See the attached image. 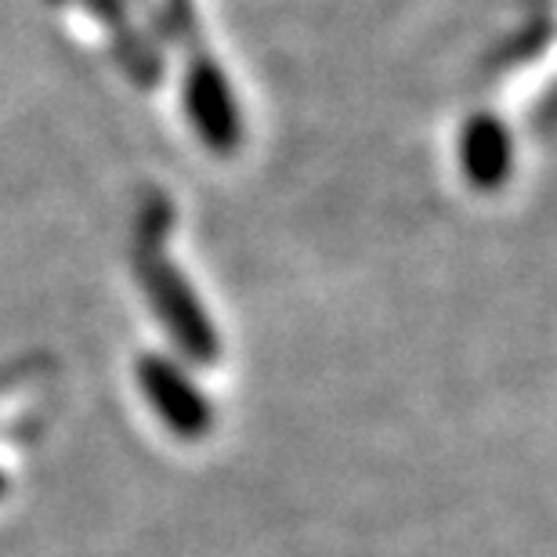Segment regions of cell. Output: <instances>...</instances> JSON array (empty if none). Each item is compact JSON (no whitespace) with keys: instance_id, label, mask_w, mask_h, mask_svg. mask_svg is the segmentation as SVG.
Here are the masks:
<instances>
[{"instance_id":"1","label":"cell","mask_w":557,"mask_h":557,"mask_svg":"<svg viewBox=\"0 0 557 557\" xmlns=\"http://www.w3.org/2000/svg\"><path fill=\"white\" fill-rule=\"evenodd\" d=\"M138 283L145 289V300L152 305L160 326L171 333V341L177 344V351L185 359H193L196 366H214L221 359V337L210 322L207 308L199 305L193 283L166 261V253L160 250V243H145L135 261Z\"/></svg>"},{"instance_id":"2","label":"cell","mask_w":557,"mask_h":557,"mask_svg":"<svg viewBox=\"0 0 557 557\" xmlns=\"http://www.w3.org/2000/svg\"><path fill=\"white\" fill-rule=\"evenodd\" d=\"M138 387L145 403L166 431L182 442H199L207 438L214 428V406L203 395V387L196 384V376L185 370L182 362H174L171 355L145 351L135 366Z\"/></svg>"},{"instance_id":"3","label":"cell","mask_w":557,"mask_h":557,"mask_svg":"<svg viewBox=\"0 0 557 557\" xmlns=\"http://www.w3.org/2000/svg\"><path fill=\"white\" fill-rule=\"evenodd\" d=\"M185 116L193 124L196 138L203 141L207 152L214 156H232L243 145V113L232 91L225 70L214 62V54L196 48L185 70V87H182Z\"/></svg>"},{"instance_id":"4","label":"cell","mask_w":557,"mask_h":557,"mask_svg":"<svg viewBox=\"0 0 557 557\" xmlns=\"http://www.w3.org/2000/svg\"><path fill=\"white\" fill-rule=\"evenodd\" d=\"M456 160L467 185L478 193H499L515 174V135L499 116L478 113L460 127Z\"/></svg>"},{"instance_id":"5","label":"cell","mask_w":557,"mask_h":557,"mask_svg":"<svg viewBox=\"0 0 557 557\" xmlns=\"http://www.w3.org/2000/svg\"><path fill=\"white\" fill-rule=\"evenodd\" d=\"M8 493V482H4V474H0V496H4Z\"/></svg>"}]
</instances>
